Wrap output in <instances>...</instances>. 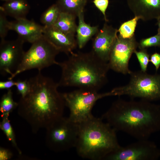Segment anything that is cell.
Returning a JSON list of instances; mask_svg holds the SVG:
<instances>
[{
	"mask_svg": "<svg viewBox=\"0 0 160 160\" xmlns=\"http://www.w3.org/2000/svg\"><path fill=\"white\" fill-rule=\"evenodd\" d=\"M98 91L78 88L71 92L62 93L65 105L70 111L69 118L80 124L91 118L92 108L96 102L104 97L113 96L111 90L100 93Z\"/></svg>",
	"mask_w": 160,
	"mask_h": 160,
	"instance_id": "6",
	"label": "cell"
},
{
	"mask_svg": "<svg viewBox=\"0 0 160 160\" xmlns=\"http://www.w3.org/2000/svg\"><path fill=\"white\" fill-rule=\"evenodd\" d=\"M18 103L15 102L13 98L11 89L2 96L0 102V111L1 117L9 116L10 113L17 108Z\"/></svg>",
	"mask_w": 160,
	"mask_h": 160,
	"instance_id": "20",
	"label": "cell"
},
{
	"mask_svg": "<svg viewBox=\"0 0 160 160\" xmlns=\"http://www.w3.org/2000/svg\"><path fill=\"white\" fill-rule=\"evenodd\" d=\"M140 19L138 16H135L132 19L123 23L118 29L119 35L123 38L129 39L134 35L137 21Z\"/></svg>",
	"mask_w": 160,
	"mask_h": 160,
	"instance_id": "23",
	"label": "cell"
},
{
	"mask_svg": "<svg viewBox=\"0 0 160 160\" xmlns=\"http://www.w3.org/2000/svg\"><path fill=\"white\" fill-rule=\"evenodd\" d=\"M44 26L25 18L9 22V30L16 32L24 42L32 44L43 36Z\"/></svg>",
	"mask_w": 160,
	"mask_h": 160,
	"instance_id": "13",
	"label": "cell"
},
{
	"mask_svg": "<svg viewBox=\"0 0 160 160\" xmlns=\"http://www.w3.org/2000/svg\"><path fill=\"white\" fill-rule=\"evenodd\" d=\"M24 42L18 38L12 41L1 40L0 45V73L12 75L22 61L25 52Z\"/></svg>",
	"mask_w": 160,
	"mask_h": 160,
	"instance_id": "11",
	"label": "cell"
},
{
	"mask_svg": "<svg viewBox=\"0 0 160 160\" xmlns=\"http://www.w3.org/2000/svg\"><path fill=\"white\" fill-rule=\"evenodd\" d=\"M135 35L129 39L117 36L110 53L108 63L110 69L124 75L131 72L129 63L132 55L138 47Z\"/></svg>",
	"mask_w": 160,
	"mask_h": 160,
	"instance_id": "10",
	"label": "cell"
},
{
	"mask_svg": "<svg viewBox=\"0 0 160 160\" xmlns=\"http://www.w3.org/2000/svg\"><path fill=\"white\" fill-rule=\"evenodd\" d=\"M60 12L56 4H53L42 14L41 17V23L45 27L54 26L58 18Z\"/></svg>",
	"mask_w": 160,
	"mask_h": 160,
	"instance_id": "21",
	"label": "cell"
},
{
	"mask_svg": "<svg viewBox=\"0 0 160 160\" xmlns=\"http://www.w3.org/2000/svg\"><path fill=\"white\" fill-rule=\"evenodd\" d=\"M16 81L12 79H8L6 81H0V89H11L15 85Z\"/></svg>",
	"mask_w": 160,
	"mask_h": 160,
	"instance_id": "31",
	"label": "cell"
},
{
	"mask_svg": "<svg viewBox=\"0 0 160 160\" xmlns=\"http://www.w3.org/2000/svg\"><path fill=\"white\" fill-rule=\"evenodd\" d=\"M150 62L154 66L157 71L160 67V54L156 52L150 56Z\"/></svg>",
	"mask_w": 160,
	"mask_h": 160,
	"instance_id": "29",
	"label": "cell"
},
{
	"mask_svg": "<svg viewBox=\"0 0 160 160\" xmlns=\"http://www.w3.org/2000/svg\"><path fill=\"white\" fill-rule=\"evenodd\" d=\"M101 118L93 116L79 124V132L75 147L81 157L91 160H104L121 146L116 132Z\"/></svg>",
	"mask_w": 160,
	"mask_h": 160,
	"instance_id": "4",
	"label": "cell"
},
{
	"mask_svg": "<svg viewBox=\"0 0 160 160\" xmlns=\"http://www.w3.org/2000/svg\"><path fill=\"white\" fill-rule=\"evenodd\" d=\"M28 81L30 90L25 96L21 97L17 113L35 134L63 116L65 105L62 93L58 91V83L41 71Z\"/></svg>",
	"mask_w": 160,
	"mask_h": 160,
	"instance_id": "1",
	"label": "cell"
},
{
	"mask_svg": "<svg viewBox=\"0 0 160 160\" xmlns=\"http://www.w3.org/2000/svg\"><path fill=\"white\" fill-rule=\"evenodd\" d=\"M76 17L71 13L61 12L53 26L65 33L75 36L77 26L76 22Z\"/></svg>",
	"mask_w": 160,
	"mask_h": 160,
	"instance_id": "18",
	"label": "cell"
},
{
	"mask_svg": "<svg viewBox=\"0 0 160 160\" xmlns=\"http://www.w3.org/2000/svg\"><path fill=\"white\" fill-rule=\"evenodd\" d=\"M1 0L5 1V2H6V1H7L9 0Z\"/></svg>",
	"mask_w": 160,
	"mask_h": 160,
	"instance_id": "33",
	"label": "cell"
},
{
	"mask_svg": "<svg viewBox=\"0 0 160 160\" xmlns=\"http://www.w3.org/2000/svg\"><path fill=\"white\" fill-rule=\"evenodd\" d=\"M129 9L135 16L143 21L160 17V0H127Z\"/></svg>",
	"mask_w": 160,
	"mask_h": 160,
	"instance_id": "15",
	"label": "cell"
},
{
	"mask_svg": "<svg viewBox=\"0 0 160 160\" xmlns=\"http://www.w3.org/2000/svg\"><path fill=\"white\" fill-rule=\"evenodd\" d=\"M152 47H160V35L158 34L146 38L142 39L138 43L140 49Z\"/></svg>",
	"mask_w": 160,
	"mask_h": 160,
	"instance_id": "25",
	"label": "cell"
},
{
	"mask_svg": "<svg viewBox=\"0 0 160 160\" xmlns=\"http://www.w3.org/2000/svg\"><path fill=\"white\" fill-rule=\"evenodd\" d=\"M57 65L61 69L59 87H75L97 91L107 82L110 69L108 62L97 58L91 51L70 54L68 58Z\"/></svg>",
	"mask_w": 160,
	"mask_h": 160,
	"instance_id": "3",
	"label": "cell"
},
{
	"mask_svg": "<svg viewBox=\"0 0 160 160\" xmlns=\"http://www.w3.org/2000/svg\"><path fill=\"white\" fill-rule=\"evenodd\" d=\"M46 145L51 150L61 152L75 148L79 132V124L63 116L46 128Z\"/></svg>",
	"mask_w": 160,
	"mask_h": 160,
	"instance_id": "8",
	"label": "cell"
},
{
	"mask_svg": "<svg viewBox=\"0 0 160 160\" xmlns=\"http://www.w3.org/2000/svg\"><path fill=\"white\" fill-rule=\"evenodd\" d=\"M79 23L76 29V41L77 46L83 48L89 41L99 31L98 26H91L86 23L84 20V12L77 16Z\"/></svg>",
	"mask_w": 160,
	"mask_h": 160,
	"instance_id": "16",
	"label": "cell"
},
{
	"mask_svg": "<svg viewBox=\"0 0 160 160\" xmlns=\"http://www.w3.org/2000/svg\"><path fill=\"white\" fill-rule=\"evenodd\" d=\"M107 22L96 34L93 41L91 51L100 60L108 62L111 49L118 36V30Z\"/></svg>",
	"mask_w": 160,
	"mask_h": 160,
	"instance_id": "12",
	"label": "cell"
},
{
	"mask_svg": "<svg viewBox=\"0 0 160 160\" xmlns=\"http://www.w3.org/2000/svg\"><path fill=\"white\" fill-rule=\"evenodd\" d=\"M125 85L114 88V96L127 95L151 102L160 100V74H150L140 71L131 72Z\"/></svg>",
	"mask_w": 160,
	"mask_h": 160,
	"instance_id": "5",
	"label": "cell"
},
{
	"mask_svg": "<svg viewBox=\"0 0 160 160\" xmlns=\"http://www.w3.org/2000/svg\"><path fill=\"white\" fill-rule=\"evenodd\" d=\"M6 16L4 12L0 10V36L1 40L4 39L9 30V21L7 20Z\"/></svg>",
	"mask_w": 160,
	"mask_h": 160,
	"instance_id": "26",
	"label": "cell"
},
{
	"mask_svg": "<svg viewBox=\"0 0 160 160\" xmlns=\"http://www.w3.org/2000/svg\"><path fill=\"white\" fill-rule=\"evenodd\" d=\"M156 20H157V25L158 26L157 34L160 35V17Z\"/></svg>",
	"mask_w": 160,
	"mask_h": 160,
	"instance_id": "32",
	"label": "cell"
},
{
	"mask_svg": "<svg viewBox=\"0 0 160 160\" xmlns=\"http://www.w3.org/2000/svg\"><path fill=\"white\" fill-rule=\"evenodd\" d=\"M93 3L95 7L101 12L105 22H107L106 12L108 6L109 0H93Z\"/></svg>",
	"mask_w": 160,
	"mask_h": 160,
	"instance_id": "28",
	"label": "cell"
},
{
	"mask_svg": "<svg viewBox=\"0 0 160 160\" xmlns=\"http://www.w3.org/2000/svg\"><path fill=\"white\" fill-rule=\"evenodd\" d=\"M87 0H58L56 4L60 12H68L76 16L84 12Z\"/></svg>",
	"mask_w": 160,
	"mask_h": 160,
	"instance_id": "19",
	"label": "cell"
},
{
	"mask_svg": "<svg viewBox=\"0 0 160 160\" xmlns=\"http://www.w3.org/2000/svg\"><path fill=\"white\" fill-rule=\"evenodd\" d=\"M160 157V149L148 139L137 141L121 146L105 158V160H156Z\"/></svg>",
	"mask_w": 160,
	"mask_h": 160,
	"instance_id": "9",
	"label": "cell"
},
{
	"mask_svg": "<svg viewBox=\"0 0 160 160\" xmlns=\"http://www.w3.org/2000/svg\"><path fill=\"white\" fill-rule=\"evenodd\" d=\"M13 154L8 149L1 147L0 148V160H8L12 157Z\"/></svg>",
	"mask_w": 160,
	"mask_h": 160,
	"instance_id": "30",
	"label": "cell"
},
{
	"mask_svg": "<svg viewBox=\"0 0 160 160\" xmlns=\"http://www.w3.org/2000/svg\"><path fill=\"white\" fill-rule=\"evenodd\" d=\"M101 118L116 132L137 139H149L160 131V106L143 99L114 102Z\"/></svg>",
	"mask_w": 160,
	"mask_h": 160,
	"instance_id": "2",
	"label": "cell"
},
{
	"mask_svg": "<svg viewBox=\"0 0 160 160\" xmlns=\"http://www.w3.org/2000/svg\"><path fill=\"white\" fill-rule=\"evenodd\" d=\"M44 27L43 35L59 52L71 54L77 46L75 36L65 33L53 26Z\"/></svg>",
	"mask_w": 160,
	"mask_h": 160,
	"instance_id": "14",
	"label": "cell"
},
{
	"mask_svg": "<svg viewBox=\"0 0 160 160\" xmlns=\"http://www.w3.org/2000/svg\"><path fill=\"white\" fill-rule=\"evenodd\" d=\"M15 86L18 93L21 95V97L25 96L30 90V86L28 80H18L16 81Z\"/></svg>",
	"mask_w": 160,
	"mask_h": 160,
	"instance_id": "27",
	"label": "cell"
},
{
	"mask_svg": "<svg viewBox=\"0 0 160 160\" xmlns=\"http://www.w3.org/2000/svg\"><path fill=\"white\" fill-rule=\"evenodd\" d=\"M30 9L26 0H10L0 6V10L15 19L25 18Z\"/></svg>",
	"mask_w": 160,
	"mask_h": 160,
	"instance_id": "17",
	"label": "cell"
},
{
	"mask_svg": "<svg viewBox=\"0 0 160 160\" xmlns=\"http://www.w3.org/2000/svg\"><path fill=\"white\" fill-rule=\"evenodd\" d=\"M0 123V128L5 135L8 140L11 143L18 153L21 154L22 152L19 148L16 140L15 135L9 119V116H4Z\"/></svg>",
	"mask_w": 160,
	"mask_h": 160,
	"instance_id": "22",
	"label": "cell"
},
{
	"mask_svg": "<svg viewBox=\"0 0 160 160\" xmlns=\"http://www.w3.org/2000/svg\"><path fill=\"white\" fill-rule=\"evenodd\" d=\"M59 52L43 35L25 52L20 64L8 79H13L18 74L27 70L36 69L41 71L52 65H57V62L55 58Z\"/></svg>",
	"mask_w": 160,
	"mask_h": 160,
	"instance_id": "7",
	"label": "cell"
},
{
	"mask_svg": "<svg viewBox=\"0 0 160 160\" xmlns=\"http://www.w3.org/2000/svg\"><path fill=\"white\" fill-rule=\"evenodd\" d=\"M134 53L139 63L141 70L144 72H146L150 57L146 49H141L139 51L136 50Z\"/></svg>",
	"mask_w": 160,
	"mask_h": 160,
	"instance_id": "24",
	"label": "cell"
}]
</instances>
